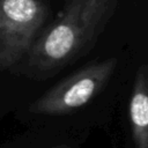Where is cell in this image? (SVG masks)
<instances>
[{"label": "cell", "mask_w": 148, "mask_h": 148, "mask_svg": "<svg viewBox=\"0 0 148 148\" xmlns=\"http://www.w3.org/2000/svg\"><path fill=\"white\" fill-rule=\"evenodd\" d=\"M119 0H65L25 58L24 75L45 80L84 57L114 15Z\"/></svg>", "instance_id": "6da1fadb"}, {"label": "cell", "mask_w": 148, "mask_h": 148, "mask_svg": "<svg viewBox=\"0 0 148 148\" xmlns=\"http://www.w3.org/2000/svg\"><path fill=\"white\" fill-rule=\"evenodd\" d=\"M47 14L44 0H0V72L27 58Z\"/></svg>", "instance_id": "7a4b0ae2"}, {"label": "cell", "mask_w": 148, "mask_h": 148, "mask_svg": "<svg viewBox=\"0 0 148 148\" xmlns=\"http://www.w3.org/2000/svg\"><path fill=\"white\" fill-rule=\"evenodd\" d=\"M118 58L110 57L102 61H91L71 75L57 82L30 106L37 114H65L89 103L109 83Z\"/></svg>", "instance_id": "3957f363"}, {"label": "cell", "mask_w": 148, "mask_h": 148, "mask_svg": "<svg viewBox=\"0 0 148 148\" xmlns=\"http://www.w3.org/2000/svg\"><path fill=\"white\" fill-rule=\"evenodd\" d=\"M132 136L135 148H148V65L135 73L128 106Z\"/></svg>", "instance_id": "277c9868"}, {"label": "cell", "mask_w": 148, "mask_h": 148, "mask_svg": "<svg viewBox=\"0 0 148 148\" xmlns=\"http://www.w3.org/2000/svg\"><path fill=\"white\" fill-rule=\"evenodd\" d=\"M56 148H68V147H56Z\"/></svg>", "instance_id": "5b68a950"}]
</instances>
